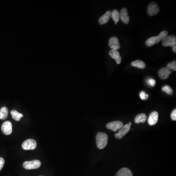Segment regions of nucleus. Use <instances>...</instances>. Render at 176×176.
I'll use <instances>...</instances> for the list:
<instances>
[{
	"instance_id": "obj_25",
	"label": "nucleus",
	"mask_w": 176,
	"mask_h": 176,
	"mask_svg": "<svg viewBox=\"0 0 176 176\" xmlns=\"http://www.w3.org/2000/svg\"><path fill=\"white\" fill-rule=\"evenodd\" d=\"M147 83L151 87H154L156 85V80L153 78H149L147 80Z\"/></svg>"
},
{
	"instance_id": "obj_5",
	"label": "nucleus",
	"mask_w": 176,
	"mask_h": 176,
	"mask_svg": "<svg viewBox=\"0 0 176 176\" xmlns=\"http://www.w3.org/2000/svg\"><path fill=\"white\" fill-rule=\"evenodd\" d=\"M22 147L25 150H33L36 148L37 143L34 139H27L23 143Z\"/></svg>"
},
{
	"instance_id": "obj_24",
	"label": "nucleus",
	"mask_w": 176,
	"mask_h": 176,
	"mask_svg": "<svg viewBox=\"0 0 176 176\" xmlns=\"http://www.w3.org/2000/svg\"><path fill=\"white\" fill-rule=\"evenodd\" d=\"M139 97L141 99L146 100L147 99H148L149 95L145 92L142 91L139 94Z\"/></svg>"
},
{
	"instance_id": "obj_6",
	"label": "nucleus",
	"mask_w": 176,
	"mask_h": 176,
	"mask_svg": "<svg viewBox=\"0 0 176 176\" xmlns=\"http://www.w3.org/2000/svg\"><path fill=\"white\" fill-rule=\"evenodd\" d=\"M123 123L120 121H115L108 123L106 127L109 129L111 130L113 132H117L123 126Z\"/></svg>"
},
{
	"instance_id": "obj_23",
	"label": "nucleus",
	"mask_w": 176,
	"mask_h": 176,
	"mask_svg": "<svg viewBox=\"0 0 176 176\" xmlns=\"http://www.w3.org/2000/svg\"><path fill=\"white\" fill-rule=\"evenodd\" d=\"M169 69H170L171 70H173L176 71V62L175 60L173 61L170 63H168L167 65V66Z\"/></svg>"
},
{
	"instance_id": "obj_8",
	"label": "nucleus",
	"mask_w": 176,
	"mask_h": 176,
	"mask_svg": "<svg viewBox=\"0 0 176 176\" xmlns=\"http://www.w3.org/2000/svg\"><path fill=\"white\" fill-rule=\"evenodd\" d=\"M2 131L5 135H9L13 133V125L11 122L6 121L2 125Z\"/></svg>"
},
{
	"instance_id": "obj_12",
	"label": "nucleus",
	"mask_w": 176,
	"mask_h": 176,
	"mask_svg": "<svg viewBox=\"0 0 176 176\" xmlns=\"http://www.w3.org/2000/svg\"><path fill=\"white\" fill-rule=\"evenodd\" d=\"M120 19L123 23L128 24L129 22L130 18L128 15L127 9L123 8L121 10L120 13Z\"/></svg>"
},
{
	"instance_id": "obj_17",
	"label": "nucleus",
	"mask_w": 176,
	"mask_h": 176,
	"mask_svg": "<svg viewBox=\"0 0 176 176\" xmlns=\"http://www.w3.org/2000/svg\"><path fill=\"white\" fill-rule=\"evenodd\" d=\"M146 115L145 113H140L136 116L135 119V122L137 124L144 123L146 120Z\"/></svg>"
},
{
	"instance_id": "obj_14",
	"label": "nucleus",
	"mask_w": 176,
	"mask_h": 176,
	"mask_svg": "<svg viewBox=\"0 0 176 176\" xmlns=\"http://www.w3.org/2000/svg\"><path fill=\"white\" fill-rule=\"evenodd\" d=\"M111 14H112V11L110 10L107 11L103 15H102L99 19V23L101 25H104L105 23H107L111 18Z\"/></svg>"
},
{
	"instance_id": "obj_13",
	"label": "nucleus",
	"mask_w": 176,
	"mask_h": 176,
	"mask_svg": "<svg viewBox=\"0 0 176 176\" xmlns=\"http://www.w3.org/2000/svg\"><path fill=\"white\" fill-rule=\"evenodd\" d=\"M159 119V114L156 111H154L151 113L148 118V122L150 125H155L158 122Z\"/></svg>"
},
{
	"instance_id": "obj_28",
	"label": "nucleus",
	"mask_w": 176,
	"mask_h": 176,
	"mask_svg": "<svg viewBox=\"0 0 176 176\" xmlns=\"http://www.w3.org/2000/svg\"><path fill=\"white\" fill-rule=\"evenodd\" d=\"M172 49H173V52H175V53H176V45H174L173 46H172Z\"/></svg>"
},
{
	"instance_id": "obj_22",
	"label": "nucleus",
	"mask_w": 176,
	"mask_h": 176,
	"mask_svg": "<svg viewBox=\"0 0 176 176\" xmlns=\"http://www.w3.org/2000/svg\"><path fill=\"white\" fill-rule=\"evenodd\" d=\"M162 91L164 92H166V94L169 95H172L173 93V91L172 89L168 85H165L162 87Z\"/></svg>"
},
{
	"instance_id": "obj_11",
	"label": "nucleus",
	"mask_w": 176,
	"mask_h": 176,
	"mask_svg": "<svg viewBox=\"0 0 176 176\" xmlns=\"http://www.w3.org/2000/svg\"><path fill=\"white\" fill-rule=\"evenodd\" d=\"M109 46L112 48V49L118 50L120 48L119 40L117 37H112L109 39Z\"/></svg>"
},
{
	"instance_id": "obj_26",
	"label": "nucleus",
	"mask_w": 176,
	"mask_h": 176,
	"mask_svg": "<svg viewBox=\"0 0 176 176\" xmlns=\"http://www.w3.org/2000/svg\"><path fill=\"white\" fill-rule=\"evenodd\" d=\"M171 117L173 120L175 121L176 120V110H173L171 114Z\"/></svg>"
},
{
	"instance_id": "obj_18",
	"label": "nucleus",
	"mask_w": 176,
	"mask_h": 176,
	"mask_svg": "<svg viewBox=\"0 0 176 176\" xmlns=\"http://www.w3.org/2000/svg\"><path fill=\"white\" fill-rule=\"evenodd\" d=\"M132 66H135L139 69H143L145 68L146 65L144 62L140 60H137L132 62L131 63Z\"/></svg>"
},
{
	"instance_id": "obj_9",
	"label": "nucleus",
	"mask_w": 176,
	"mask_h": 176,
	"mask_svg": "<svg viewBox=\"0 0 176 176\" xmlns=\"http://www.w3.org/2000/svg\"><path fill=\"white\" fill-rule=\"evenodd\" d=\"M162 44L164 47H172L174 45H176V36L174 35L167 36L163 40Z\"/></svg>"
},
{
	"instance_id": "obj_27",
	"label": "nucleus",
	"mask_w": 176,
	"mask_h": 176,
	"mask_svg": "<svg viewBox=\"0 0 176 176\" xmlns=\"http://www.w3.org/2000/svg\"><path fill=\"white\" fill-rule=\"evenodd\" d=\"M5 164V160L3 158H0V171H1L2 169L3 168Z\"/></svg>"
},
{
	"instance_id": "obj_3",
	"label": "nucleus",
	"mask_w": 176,
	"mask_h": 176,
	"mask_svg": "<svg viewBox=\"0 0 176 176\" xmlns=\"http://www.w3.org/2000/svg\"><path fill=\"white\" fill-rule=\"evenodd\" d=\"M41 165V163L39 160H33L31 161H27L23 163V167L24 168L27 170H31L38 168Z\"/></svg>"
},
{
	"instance_id": "obj_4",
	"label": "nucleus",
	"mask_w": 176,
	"mask_h": 176,
	"mask_svg": "<svg viewBox=\"0 0 176 176\" xmlns=\"http://www.w3.org/2000/svg\"><path fill=\"white\" fill-rule=\"evenodd\" d=\"M132 125L131 122L124 125L118 130V132L116 133L115 136L117 139H121L124 137L129 132L130 130L131 126Z\"/></svg>"
},
{
	"instance_id": "obj_16",
	"label": "nucleus",
	"mask_w": 176,
	"mask_h": 176,
	"mask_svg": "<svg viewBox=\"0 0 176 176\" xmlns=\"http://www.w3.org/2000/svg\"><path fill=\"white\" fill-rule=\"evenodd\" d=\"M116 176H133L132 172L127 168H123L118 171Z\"/></svg>"
},
{
	"instance_id": "obj_20",
	"label": "nucleus",
	"mask_w": 176,
	"mask_h": 176,
	"mask_svg": "<svg viewBox=\"0 0 176 176\" xmlns=\"http://www.w3.org/2000/svg\"><path fill=\"white\" fill-rule=\"evenodd\" d=\"M9 113L8 109L6 107H3L0 109V120H5L7 118Z\"/></svg>"
},
{
	"instance_id": "obj_21",
	"label": "nucleus",
	"mask_w": 176,
	"mask_h": 176,
	"mask_svg": "<svg viewBox=\"0 0 176 176\" xmlns=\"http://www.w3.org/2000/svg\"><path fill=\"white\" fill-rule=\"evenodd\" d=\"M11 115L14 120L17 121H20L21 118L23 117V115L22 113H19L16 110H12L11 111Z\"/></svg>"
},
{
	"instance_id": "obj_7",
	"label": "nucleus",
	"mask_w": 176,
	"mask_h": 176,
	"mask_svg": "<svg viewBox=\"0 0 176 176\" xmlns=\"http://www.w3.org/2000/svg\"><path fill=\"white\" fill-rule=\"evenodd\" d=\"M160 11L159 6L156 3L152 2L149 4L147 8V13L150 16L156 15Z\"/></svg>"
},
{
	"instance_id": "obj_15",
	"label": "nucleus",
	"mask_w": 176,
	"mask_h": 176,
	"mask_svg": "<svg viewBox=\"0 0 176 176\" xmlns=\"http://www.w3.org/2000/svg\"><path fill=\"white\" fill-rule=\"evenodd\" d=\"M109 55L113 59H115L117 64H120L121 63V57L120 56V52L117 50L111 49L109 52Z\"/></svg>"
},
{
	"instance_id": "obj_19",
	"label": "nucleus",
	"mask_w": 176,
	"mask_h": 176,
	"mask_svg": "<svg viewBox=\"0 0 176 176\" xmlns=\"http://www.w3.org/2000/svg\"><path fill=\"white\" fill-rule=\"evenodd\" d=\"M111 17L113 20L115 22V24H117L120 21V13L118 10L115 9L112 12Z\"/></svg>"
},
{
	"instance_id": "obj_2",
	"label": "nucleus",
	"mask_w": 176,
	"mask_h": 176,
	"mask_svg": "<svg viewBox=\"0 0 176 176\" xmlns=\"http://www.w3.org/2000/svg\"><path fill=\"white\" fill-rule=\"evenodd\" d=\"M96 139L97 147L100 149H104L107 144L108 137L106 133L99 132L96 135Z\"/></svg>"
},
{
	"instance_id": "obj_1",
	"label": "nucleus",
	"mask_w": 176,
	"mask_h": 176,
	"mask_svg": "<svg viewBox=\"0 0 176 176\" xmlns=\"http://www.w3.org/2000/svg\"><path fill=\"white\" fill-rule=\"evenodd\" d=\"M168 36V32L167 31H163L159 34L157 36H153L148 39L146 41V45L148 47H151L154 46L156 44L159 43V42L161 41H163V40Z\"/></svg>"
},
{
	"instance_id": "obj_10",
	"label": "nucleus",
	"mask_w": 176,
	"mask_h": 176,
	"mask_svg": "<svg viewBox=\"0 0 176 176\" xmlns=\"http://www.w3.org/2000/svg\"><path fill=\"white\" fill-rule=\"evenodd\" d=\"M172 73V70L167 67H164L160 70L158 73L159 77L163 79H167Z\"/></svg>"
}]
</instances>
